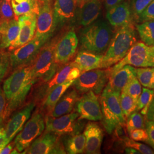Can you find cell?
Returning a JSON list of instances; mask_svg holds the SVG:
<instances>
[{
    "instance_id": "1",
    "label": "cell",
    "mask_w": 154,
    "mask_h": 154,
    "mask_svg": "<svg viewBox=\"0 0 154 154\" xmlns=\"http://www.w3.org/2000/svg\"><path fill=\"white\" fill-rule=\"evenodd\" d=\"M34 84L31 65L17 68L6 79L2 88L8 102L7 118L23 103Z\"/></svg>"
},
{
    "instance_id": "2",
    "label": "cell",
    "mask_w": 154,
    "mask_h": 154,
    "mask_svg": "<svg viewBox=\"0 0 154 154\" xmlns=\"http://www.w3.org/2000/svg\"><path fill=\"white\" fill-rule=\"evenodd\" d=\"M136 42V34L133 23L118 28L103 54L100 69L109 68L119 62Z\"/></svg>"
},
{
    "instance_id": "3",
    "label": "cell",
    "mask_w": 154,
    "mask_h": 154,
    "mask_svg": "<svg viewBox=\"0 0 154 154\" xmlns=\"http://www.w3.org/2000/svg\"><path fill=\"white\" fill-rule=\"evenodd\" d=\"M120 94L105 86L100 96V104L102 114V121L106 132L111 134L116 130L126 125V118L120 105Z\"/></svg>"
},
{
    "instance_id": "4",
    "label": "cell",
    "mask_w": 154,
    "mask_h": 154,
    "mask_svg": "<svg viewBox=\"0 0 154 154\" xmlns=\"http://www.w3.org/2000/svg\"><path fill=\"white\" fill-rule=\"evenodd\" d=\"M83 29L80 42L83 50L104 54L112 37L110 25L103 20L94 21Z\"/></svg>"
},
{
    "instance_id": "5",
    "label": "cell",
    "mask_w": 154,
    "mask_h": 154,
    "mask_svg": "<svg viewBox=\"0 0 154 154\" xmlns=\"http://www.w3.org/2000/svg\"><path fill=\"white\" fill-rule=\"evenodd\" d=\"M60 38L58 36L48 41L39 50L32 63V74L34 84H42L49 81L61 67L54 61L55 45Z\"/></svg>"
},
{
    "instance_id": "6",
    "label": "cell",
    "mask_w": 154,
    "mask_h": 154,
    "mask_svg": "<svg viewBox=\"0 0 154 154\" xmlns=\"http://www.w3.org/2000/svg\"><path fill=\"white\" fill-rule=\"evenodd\" d=\"M45 128L44 116L40 112H36L26 122L22 130L16 136L15 148L20 152L27 149L33 142L42 134Z\"/></svg>"
},
{
    "instance_id": "7",
    "label": "cell",
    "mask_w": 154,
    "mask_h": 154,
    "mask_svg": "<svg viewBox=\"0 0 154 154\" xmlns=\"http://www.w3.org/2000/svg\"><path fill=\"white\" fill-rule=\"evenodd\" d=\"M109 70L97 69L82 72L73 82L72 85L79 93L93 91L98 95L109 81Z\"/></svg>"
},
{
    "instance_id": "8",
    "label": "cell",
    "mask_w": 154,
    "mask_h": 154,
    "mask_svg": "<svg viewBox=\"0 0 154 154\" xmlns=\"http://www.w3.org/2000/svg\"><path fill=\"white\" fill-rule=\"evenodd\" d=\"M48 41L34 37L28 43L11 51L10 60L12 69L32 65L39 50Z\"/></svg>"
},
{
    "instance_id": "9",
    "label": "cell",
    "mask_w": 154,
    "mask_h": 154,
    "mask_svg": "<svg viewBox=\"0 0 154 154\" xmlns=\"http://www.w3.org/2000/svg\"><path fill=\"white\" fill-rule=\"evenodd\" d=\"M78 117L77 112H71L56 118L46 116V131L53 132L60 136L78 134L81 130V124L78 122L79 121Z\"/></svg>"
},
{
    "instance_id": "10",
    "label": "cell",
    "mask_w": 154,
    "mask_h": 154,
    "mask_svg": "<svg viewBox=\"0 0 154 154\" xmlns=\"http://www.w3.org/2000/svg\"><path fill=\"white\" fill-rule=\"evenodd\" d=\"M21 154H66L60 136L53 132L45 131L37 138Z\"/></svg>"
},
{
    "instance_id": "11",
    "label": "cell",
    "mask_w": 154,
    "mask_h": 154,
    "mask_svg": "<svg viewBox=\"0 0 154 154\" xmlns=\"http://www.w3.org/2000/svg\"><path fill=\"white\" fill-rule=\"evenodd\" d=\"M82 74L81 70L74 62L66 64L60 67L54 76L49 81L43 84L37 90L36 98L38 100L44 99L50 91L61 83L69 81H75Z\"/></svg>"
},
{
    "instance_id": "12",
    "label": "cell",
    "mask_w": 154,
    "mask_h": 154,
    "mask_svg": "<svg viewBox=\"0 0 154 154\" xmlns=\"http://www.w3.org/2000/svg\"><path fill=\"white\" fill-rule=\"evenodd\" d=\"M152 48L143 42H136L128 51L126 55L112 66L109 71L116 72L125 65L136 67H148V63Z\"/></svg>"
},
{
    "instance_id": "13",
    "label": "cell",
    "mask_w": 154,
    "mask_h": 154,
    "mask_svg": "<svg viewBox=\"0 0 154 154\" xmlns=\"http://www.w3.org/2000/svg\"><path fill=\"white\" fill-rule=\"evenodd\" d=\"M56 29L52 2H41L34 37L49 41Z\"/></svg>"
},
{
    "instance_id": "14",
    "label": "cell",
    "mask_w": 154,
    "mask_h": 154,
    "mask_svg": "<svg viewBox=\"0 0 154 154\" xmlns=\"http://www.w3.org/2000/svg\"><path fill=\"white\" fill-rule=\"evenodd\" d=\"M77 111L79 121L86 119L90 121H101L102 114L100 104L97 95L90 91L84 93L77 100Z\"/></svg>"
},
{
    "instance_id": "15",
    "label": "cell",
    "mask_w": 154,
    "mask_h": 154,
    "mask_svg": "<svg viewBox=\"0 0 154 154\" xmlns=\"http://www.w3.org/2000/svg\"><path fill=\"white\" fill-rule=\"evenodd\" d=\"M78 42L77 34L73 30H70L60 37L54 50L55 63L60 66L67 63L75 54Z\"/></svg>"
},
{
    "instance_id": "16",
    "label": "cell",
    "mask_w": 154,
    "mask_h": 154,
    "mask_svg": "<svg viewBox=\"0 0 154 154\" xmlns=\"http://www.w3.org/2000/svg\"><path fill=\"white\" fill-rule=\"evenodd\" d=\"M37 16L36 14H31L18 17L19 34L16 39L9 48V51L16 49L28 43L34 38L37 28Z\"/></svg>"
},
{
    "instance_id": "17",
    "label": "cell",
    "mask_w": 154,
    "mask_h": 154,
    "mask_svg": "<svg viewBox=\"0 0 154 154\" xmlns=\"http://www.w3.org/2000/svg\"><path fill=\"white\" fill-rule=\"evenodd\" d=\"M35 106V102L29 103L21 110L12 116L8 122L5 130L9 143L16 137L29 119Z\"/></svg>"
},
{
    "instance_id": "18",
    "label": "cell",
    "mask_w": 154,
    "mask_h": 154,
    "mask_svg": "<svg viewBox=\"0 0 154 154\" xmlns=\"http://www.w3.org/2000/svg\"><path fill=\"white\" fill-rule=\"evenodd\" d=\"M106 18L110 25L116 28H119L127 25L133 23L131 6L125 1L107 11Z\"/></svg>"
},
{
    "instance_id": "19",
    "label": "cell",
    "mask_w": 154,
    "mask_h": 154,
    "mask_svg": "<svg viewBox=\"0 0 154 154\" xmlns=\"http://www.w3.org/2000/svg\"><path fill=\"white\" fill-rule=\"evenodd\" d=\"M75 0H55L53 4V15L55 27L60 28L70 22L77 12Z\"/></svg>"
},
{
    "instance_id": "20",
    "label": "cell",
    "mask_w": 154,
    "mask_h": 154,
    "mask_svg": "<svg viewBox=\"0 0 154 154\" xmlns=\"http://www.w3.org/2000/svg\"><path fill=\"white\" fill-rule=\"evenodd\" d=\"M83 134L86 138L85 153L100 154L103 139V132L101 127L97 123L88 122Z\"/></svg>"
},
{
    "instance_id": "21",
    "label": "cell",
    "mask_w": 154,
    "mask_h": 154,
    "mask_svg": "<svg viewBox=\"0 0 154 154\" xmlns=\"http://www.w3.org/2000/svg\"><path fill=\"white\" fill-rule=\"evenodd\" d=\"M137 77L136 68L125 65L116 72H110L107 85L112 90L121 93L124 87L130 80Z\"/></svg>"
},
{
    "instance_id": "22",
    "label": "cell",
    "mask_w": 154,
    "mask_h": 154,
    "mask_svg": "<svg viewBox=\"0 0 154 154\" xmlns=\"http://www.w3.org/2000/svg\"><path fill=\"white\" fill-rule=\"evenodd\" d=\"M103 0H88L79 8L77 12V21L79 25L87 26L95 21L102 10Z\"/></svg>"
},
{
    "instance_id": "23",
    "label": "cell",
    "mask_w": 154,
    "mask_h": 154,
    "mask_svg": "<svg viewBox=\"0 0 154 154\" xmlns=\"http://www.w3.org/2000/svg\"><path fill=\"white\" fill-rule=\"evenodd\" d=\"M19 31V23L16 19L2 20L0 24V50L9 48L17 38Z\"/></svg>"
},
{
    "instance_id": "24",
    "label": "cell",
    "mask_w": 154,
    "mask_h": 154,
    "mask_svg": "<svg viewBox=\"0 0 154 154\" xmlns=\"http://www.w3.org/2000/svg\"><path fill=\"white\" fill-rule=\"evenodd\" d=\"M78 99V94L75 89L66 91L48 116L56 118L71 112Z\"/></svg>"
},
{
    "instance_id": "25",
    "label": "cell",
    "mask_w": 154,
    "mask_h": 154,
    "mask_svg": "<svg viewBox=\"0 0 154 154\" xmlns=\"http://www.w3.org/2000/svg\"><path fill=\"white\" fill-rule=\"evenodd\" d=\"M103 54H97L88 51H79L74 62L82 72L100 69Z\"/></svg>"
},
{
    "instance_id": "26",
    "label": "cell",
    "mask_w": 154,
    "mask_h": 154,
    "mask_svg": "<svg viewBox=\"0 0 154 154\" xmlns=\"http://www.w3.org/2000/svg\"><path fill=\"white\" fill-rule=\"evenodd\" d=\"M74 81H69L61 83L53 88L43 99L42 108L47 115H49L53 108L69 88L72 85Z\"/></svg>"
},
{
    "instance_id": "27",
    "label": "cell",
    "mask_w": 154,
    "mask_h": 154,
    "mask_svg": "<svg viewBox=\"0 0 154 154\" xmlns=\"http://www.w3.org/2000/svg\"><path fill=\"white\" fill-rule=\"evenodd\" d=\"M15 18L18 20L22 15L38 14L41 1L39 0H11Z\"/></svg>"
},
{
    "instance_id": "28",
    "label": "cell",
    "mask_w": 154,
    "mask_h": 154,
    "mask_svg": "<svg viewBox=\"0 0 154 154\" xmlns=\"http://www.w3.org/2000/svg\"><path fill=\"white\" fill-rule=\"evenodd\" d=\"M86 138L84 134H74L69 135L65 140L64 146L68 154H83L85 151Z\"/></svg>"
},
{
    "instance_id": "29",
    "label": "cell",
    "mask_w": 154,
    "mask_h": 154,
    "mask_svg": "<svg viewBox=\"0 0 154 154\" xmlns=\"http://www.w3.org/2000/svg\"><path fill=\"white\" fill-rule=\"evenodd\" d=\"M137 29L143 43L151 46L154 44V21H147L137 25Z\"/></svg>"
},
{
    "instance_id": "30",
    "label": "cell",
    "mask_w": 154,
    "mask_h": 154,
    "mask_svg": "<svg viewBox=\"0 0 154 154\" xmlns=\"http://www.w3.org/2000/svg\"><path fill=\"white\" fill-rule=\"evenodd\" d=\"M119 100L123 114L126 119L133 112L137 111V102L129 95L122 91Z\"/></svg>"
},
{
    "instance_id": "31",
    "label": "cell",
    "mask_w": 154,
    "mask_h": 154,
    "mask_svg": "<svg viewBox=\"0 0 154 154\" xmlns=\"http://www.w3.org/2000/svg\"><path fill=\"white\" fill-rule=\"evenodd\" d=\"M154 96V90L145 88L144 87L137 100V111H138L139 110L143 109L142 111V114L143 115L147 114L149 105Z\"/></svg>"
},
{
    "instance_id": "32",
    "label": "cell",
    "mask_w": 154,
    "mask_h": 154,
    "mask_svg": "<svg viewBox=\"0 0 154 154\" xmlns=\"http://www.w3.org/2000/svg\"><path fill=\"white\" fill-rule=\"evenodd\" d=\"M126 124L128 134L135 129L145 128L146 125L143 116L137 111L133 112L127 118Z\"/></svg>"
},
{
    "instance_id": "33",
    "label": "cell",
    "mask_w": 154,
    "mask_h": 154,
    "mask_svg": "<svg viewBox=\"0 0 154 154\" xmlns=\"http://www.w3.org/2000/svg\"><path fill=\"white\" fill-rule=\"evenodd\" d=\"M122 91L129 95L137 102L139 97L142 93L141 84L137 77L134 78L127 83Z\"/></svg>"
},
{
    "instance_id": "34",
    "label": "cell",
    "mask_w": 154,
    "mask_h": 154,
    "mask_svg": "<svg viewBox=\"0 0 154 154\" xmlns=\"http://www.w3.org/2000/svg\"><path fill=\"white\" fill-rule=\"evenodd\" d=\"M154 72V67H145L136 68L137 78L144 88H149L151 79Z\"/></svg>"
},
{
    "instance_id": "35",
    "label": "cell",
    "mask_w": 154,
    "mask_h": 154,
    "mask_svg": "<svg viewBox=\"0 0 154 154\" xmlns=\"http://www.w3.org/2000/svg\"><path fill=\"white\" fill-rule=\"evenodd\" d=\"M11 52L4 50L0 51V82L6 77L11 67Z\"/></svg>"
},
{
    "instance_id": "36",
    "label": "cell",
    "mask_w": 154,
    "mask_h": 154,
    "mask_svg": "<svg viewBox=\"0 0 154 154\" xmlns=\"http://www.w3.org/2000/svg\"><path fill=\"white\" fill-rule=\"evenodd\" d=\"M123 143L126 147H131L137 149L140 154H154V151L149 146L143 143H139L137 141L134 140L132 139L125 137L123 139Z\"/></svg>"
},
{
    "instance_id": "37",
    "label": "cell",
    "mask_w": 154,
    "mask_h": 154,
    "mask_svg": "<svg viewBox=\"0 0 154 154\" xmlns=\"http://www.w3.org/2000/svg\"><path fill=\"white\" fill-rule=\"evenodd\" d=\"M0 16L2 20H10L15 18L11 0H0Z\"/></svg>"
},
{
    "instance_id": "38",
    "label": "cell",
    "mask_w": 154,
    "mask_h": 154,
    "mask_svg": "<svg viewBox=\"0 0 154 154\" xmlns=\"http://www.w3.org/2000/svg\"><path fill=\"white\" fill-rule=\"evenodd\" d=\"M153 0H132L131 9L134 20H138L139 16Z\"/></svg>"
},
{
    "instance_id": "39",
    "label": "cell",
    "mask_w": 154,
    "mask_h": 154,
    "mask_svg": "<svg viewBox=\"0 0 154 154\" xmlns=\"http://www.w3.org/2000/svg\"><path fill=\"white\" fill-rule=\"evenodd\" d=\"M7 105L5 94L0 86V125L7 118Z\"/></svg>"
},
{
    "instance_id": "40",
    "label": "cell",
    "mask_w": 154,
    "mask_h": 154,
    "mask_svg": "<svg viewBox=\"0 0 154 154\" xmlns=\"http://www.w3.org/2000/svg\"><path fill=\"white\" fill-rule=\"evenodd\" d=\"M139 22L154 21V0L144 9L138 18Z\"/></svg>"
},
{
    "instance_id": "41",
    "label": "cell",
    "mask_w": 154,
    "mask_h": 154,
    "mask_svg": "<svg viewBox=\"0 0 154 154\" xmlns=\"http://www.w3.org/2000/svg\"><path fill=\"white\" fill-rule=\"evenodd\" d=\"M131 139L135 141H141L147 142L148 135L145 128L135 129L129 134Z\"/></svg>"
},
{
    "instance_id": "42",
    "label": "cell",
    "mask_w": 154,
    "mask_h": 154,
    "mask_svg": "<svg viewBox=\"0 0 154 154\" xmlns=\"http://www.w3.org/2000/svg\"><path fill=\"white\" fill-rule=\"evenodd\" d=\"M145 129L148 135L147 143L154 149V121L148 120L146 122Z\"/></svg>"
},
{
    "instance_id": "43",
    "label": "cell",
    "mask_w": 154,
    "mask_h": 154,
    "mask_svg": "<svg viewBox=\"0 0 154 154\" xmlns=\"http://www.w3.org/2000/svg\"><path fill=\"white\" fill-rule=\"evenodd\" d=\"M9 143V142L6 136L5 128L0 126V151Z\"/></svg>"
},
{
    "instance_id": "44",
    "label": "cell",
    "mask_w": 154,
    "mask_h": 154,
    "mask_svg": "<svg viewBox=\"0 0 154 154\" xmlns=\"http://www.w3.org/2000/svg\"><path fill=\"white\" fill-rule=\"evenodd\" d=\"M146 115L147 118L149 121H154V96L150 102V104L149 105Z\"/></svg>"
},
{
    "instance_id": "45",
    "label": "cell",
    "mask_w": 154,
    "mask_h": 154,
    "mask_svg": "<svg viewBox=\"0 0 154 154\" xmlns=\"http://www.w3.org/2000/svg\"><path fill=\"white\" fill-rule=\"evenodd\" d=\"M105 4L106 11L109 10L111 8L117 5L126 0H103Z\"/></svg>"
},
{
    "instance_id": "46",
    "label": "cell",
    "mask_w": 154,
    "mask_h": 154,
    "mask_svg": "<svg viewBox=\"0 0 154 154\" xmlns=\"http://www.w3.org/2000/svg\"><path fill=\"white\" fill-rule=\"evenodd\" d=\"M15 148L14 143H10L8 144L4 149H2L0 151V154H11L12 151Z\"/></svg>"
},
{
    "instance_id": "47",
    "label": "cell",
    "mask_w": 154,
    "mask_h": 154,
    "mask_svg": "<svg viewBox=\"0 0 154 154\" xmlns=\"http://www.w3.org/2000/svg\"><path fill=\"white\" fill-rule=\"evenodd\" d=\"M125 153L128 154H140V152H139L137 149L131 148V147H127L125 149Z\"/></svg>"
},
{
    "instance_id": "48",
    "label": "cell",
    "mask_w": 154,
    "mask_h": 154,
    "mask_svg": "<svg viewBox=\"0 0 154 154\" xmlns=\"http://www.w3.org/2000/svg\"><path fill=\"white\" fill-rule=\"evenodd\" d=\"M148 67H154V49L153 48H152V50L151 51V56L149 58V63H148Z\"/></svg>"
},
{
    "instance_id": "49",
    "label": "cell",
    "mask_w": 154,
    "mask_h": 154,
    "mask_svg": "<svg viewBox=\"0 0 154 154\" xmlns=\"http://www.w3.org/2000/svg\"><path fill=\"white\" fill-rule=\"evenodd\" d=\"M76 2H77V7L78 8H80L82 6L86 1H88V0H75Z\"/></svg>"
},
{
    "instance_id": "50",
    "label": "cell",
    "mask_w": 154,
    "mask_h": 154,
    "mask_svg": "<svg viewBox=\"0 0 154 154\" xmlns=\"http://www.w3.org/2000/svg\"><path fill=\"white\" fill-rule=\"evenodd\" d=\"M149 88H151V89H154V72L152 74V78L151 79V82H150V85H149Z\"/></svg>"
},
{
    "instance_id": "51",
    "label": "cell",
    "mask_w": 154,
    "mask_h": 154,
    "mask_svg": "<svg viewBox=\"0 0 154 154\" xmlns=\"http://www.w3.org/2000/svg\"><path fill=\"white\" fill-rule=\"evenodd\" d=\"M41 2H52L53 0H39Z\"/></svg>"
},
{
    "instance_id": "52",
    "label": "cell",
    "mask_w": 154,
    "mask_h": 154,
    "mask_svg": "<svg viewBox=\"0 0 154 154\" xmlns=\"http://www.w3.org/2000/svg\"><path fill=\"white\" fill-rule=\"evenodd\" d=\"M1 21H2V18H1V17L0 16V24L1 23Z\"/></svg>"
},
{
    "instance_id": "53",
    "label": "cell",
    "mask_w": 154,
    "mask_h": 154,
    "mask_svg": "<svg viewBox=\"0 0 154 154\" xmlns=\"http://www.w3.org/2000/svg\"><path fill=\"white\" fill-rule=\"evenodd\" d=\"M152 46V48L153 49H154V44H153V45H152V46Z\"/></svg>"
},
{
    "instance_id": "54",
    "label": "cell",
    "mask_w": 154,
    "mask_h": 154,
    "mask_svg": "<svg viewBox=\"0 0 154 154\" xmlns=\"http://www.w3.org/2000/svg\"><path fill=\"white\" fill-rule=\"evenodd\" d=\"M0 42H1V34H0Z\"/></svg>"
}]
</instances>
